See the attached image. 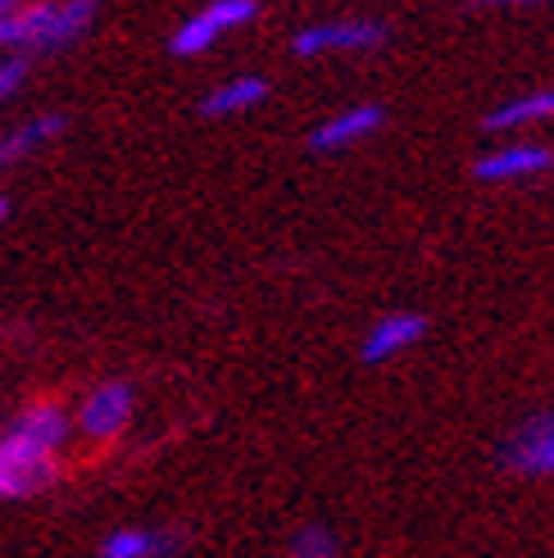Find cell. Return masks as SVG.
I'll use <instances>...</instances> for the list:
<instances>
[{"instance_id":"obj_1","label":"cell","mask_w":554,"mask_h":558,"mask_svg":"<svg viewBox=\"0 0 554 558\" xmlns=\"http://www.w3.org/2000/svg\"><path fill=\"white\" fill-rule=\"evenodd\" d=\"M92 0H46V5H10L0 10V50H60L92 27Z\"/></svg>"},{"instance_id":"obj_2","label":"cell","mask_w":554,"mask_h":558,"mask_svg":"<svg viewBox=\"0 0 554 558\" xmlns=\"http://www.w3.org/2000/svg\"><path fill=\"white\" fill-rule=\"evenodd\" d=\"M392 37V27L382 19H332V23H304L291 37V50L300 60H318V54H359L377 50Z\"/></svg>"},{"instance_id":"obj_3","label":"cell","mask_w":554,"mask_h":558,"mask_svg":"<svg viewBox=\"0 0 554 558\" xmlns=\"http://www.w3.org/2000/svg\"><path fill=\"white\" fill-rule=\"evenodd\" d=\"M255 14H260L255 0H214V5L186 14V23H178V33L169 37V50L178 60H196V54L214 50L218 37L237 33V27H245Z\"/></svg>"},{"instance_id":"obj_4","label":"cell","mask_w":554,"mask_h":558,"mask_svg":"<svg viewBox=\"0 0 554 558\" xmlns=\"http://www.w3.org/2000/svg\"><path fill=\"white\" fill-rule=\"evenodd\" d=\"M46 486H55V454L19 432L0 436V499H33Z\"/></svg>"},{"instance_id":"obj_5","label":"cell","mask_w":554,"mask_h":558,"mask_svg":"<svg viewBox=\"0 0 554 558\" xmlns=\"http://www.w3.org/2000/svg\"><path fill=\"white\" fill-rule=\"evenodd\" d=\"M132 409H136L132 386L119 381V377H109V381L92 386L87 396H82V404H77V432L87 440H96V445H109V440H119L128 432Z\"/></svg>"},{"instance_id":"obj_6","label":"cell","mask_w":554,"mask_h":558,"mask_svg":"<svg viewBox=\"0 0 554 558\" xmlns=\"http://www.w3.org/2000/svg\"><path fill=\"white\" fill-rule=\"evenodd\" d=\"M501 468L514 477H554V409L518 423L501 450Z\"/></svg>"},{"instance_id":"obj_7","label":"cell","mask_w":554,"mask_h":558,"mask_svg":"<svg viewBox=\"0 0 554 558\" xmlns=\"http://www.w3.org/2000/svg\"><path fill=\"white\" fill-rule=\"evenodd\" d=\"M382 123H386V109H382V105H350V109L323 119V123L310 132V150H318V155L350 150V146L364 142V136H373Z\"/></svg>"},{"instance_id":"obj_8","label":"cell","mask_w":554,"mask_h":558,"mask_svg":"<svg viewBox=\"0 0 554 558\" xmlns=\"http://www.w3.org/2000/svg\"><path fill=\"white\" fill-rule=\"evenodd\" d=\"M186 541L178 526H119L100 541V558H178Z\"/></svg>"},{"instance_id":"obj_9","label":"cell","mask_w":554,"mask_h":558,"mask_svg":"<svg viewBox=\"0 0 554 558\" xmlns=\"http://www.w3.org/2000/svg\"><path fill=\"white\" fill-rule=\"evenodd\" d=\"M554 163V155L537 142H514V146H501L473 163V178L478 182H522V178H537Z\"/></svg>"},{"instance_id":"obj_10","label":"cell","mask_w":554,"mask_h":558,"mask_svg":"<svg viewBox=\"0 0 554 558\" xmlns=\"http://www.w3.org/2000/svg\"><path fill=\"white\" fill-rule=\"evenodd\" d=\"M427 337V318L423 314H386L369 327L364 345H359V354H364V364H386V359L405 354L409 345H419Z\"/></svg>"},{"instance_id":"obj_11","label":"cell","mask_w":554,"mask_h":558,"mask_svg":"<svg viewBox=\"0 0 554 558\" xmlns=\"http://www.w3.org/2000/svg\"><path fill=\"white\" fill-rule=\"evenodd\" d=\"M60 132H64V114H37V119L14 123L5 136H0V169H14V163L33 159V155L46 150Z\"/></svg>"},{"instance_id":"obj_12","label":"cell","mask_w":554,"mask_h":558,"mask_svg":"<svg viewBox=\"0 0 554 558\" xmlns=\"http://www.w3.org/2000/svg\"><path fill=\"white\" fill-rule=\"evenodd\" d=\"M260 100H268V82L255 77V73H241V77H228V82H218V87L205 92L201 114L205 119H232V114L255 109Z\"/></svg>"},{"instance_id":"obj_13","label":"cell","mask_w":554,"mask_h":558,"mask_svg":"<svg viewBox=\"0 0 554 558\" xmlns=\"http://www.w3.org/2000/svg\"><path fill=\"white\" fill-rule=\"evenodd\" d=\"M10 432H19L23 440H33V445H41L46 454H60L64 450V440H69V432H73V423H69V413L60 409V404H27L14 423H10Z\"/></svg>"},{"instance_id":"obj_14","label":"cell","mask_w":554,"mask_h":558,"mask_svg":"<svg viewBox=\"0 0 554 558\" xmlns=\"http://www.w3.org/2000/svg\"><path fill=\"white\" fill-rule=\"evenodd\" d=\"M550 119H554V87H537V92L505 100L501 109H491L486 128L505 132V128H532V123H550Z\"/></svg>"},{"instance_id":"obj_15","label":"cell","mask_w":554,"mask_h":558,"mask_svg":"<svg viewBox=\"0 0 554 558\" xmlns=\"http://www.w3.org/2000/svg\"><path fill=\"white\" fill-rule=\"evenodd\" d=\"M291 558H341V545L323 522H304L291 536Z\"/></svg>"},{"instance_id":"obj_16","label":"cell","mask_w":554,"mask_h":558,"mask_svg":"<svg viewBox=\"0 0 554 558\" xmlns=\"http://www.w3.org/2000/svg\"><path fill=\"white\" fill-rule=\"evenodd\" d=\"M23 73H27V64L19 60V54H10V60H0V100L14 96V87L23 82Z\"/></svg>"},{"instance_id":"obj_17","label":"cell","mask_w":554,"mask_h":558,"mask_svg":"<svg viewBox=\"0 0 554 558\" xmlns=\"http://www.w3.org/2000/svg\"><path fill=\"white\" fill-rule=\"evenodd\" d=\"M0 218H10V201H5V195H0Z\"/></svg>"}]
</instances>
